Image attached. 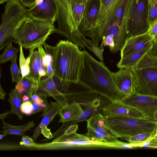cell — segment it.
Wrapping results in <instances>:
<instances>
[{
  "instance_id": "6da1fadb",
  "label": "cell",
  "mask_w": 157,
  "mask_h": 157,
  "mask_svg": "<svg viewBox=\"0 0 157 157\" xmlns=\"http://www.w3.org/2000/svg\"><path fill=\"white\" fill-rule=\"evenodd\" d=\"M68 40H61L50 46L52 56L53 77L58 79L61 90L67 92L71 85L77 84L82 65L83 52Z\"/></svg>"
},
{
  "instance_id": "7a4b0ae2",
  "label": "cell",
  "mask_w": 157,
  "mask_h": 157,
  "mask_svg": "<svg viewBox=\"0 0 157 157\" xmlns=\"http://www.w3.org/2000/svg\"><path fill=\"white\" fill-rule=\"evenodd\" d=\"M78 83L110 101L124 97L117 86L111 72L103 61H98L85 50Z\"/></svg>"
},
{
  "instance_id": "3957f363",
  "label": "cell",
  "mask_w": 157,
  "mask_h": 157,
  "mask_svg": "<svg viewBox=\"0 0 157 157\" xmlns=\"http://www.w3.org/2000/svg\"><path fill=\"white\" fill-rule=\"evenodd\" d=\"M56 31L54 23L29 16L15 29L13 42L23 48L29 49L44 44L49 35Z\"/></svg>"
},
{
  "instance_id": "277c9868",
  "label": "cell",
  "mask_w": 157,
  "mask_h": 157,
  "mask_svg": "<svg viewBox=\"0 0 157 157\" xmlns=\"http://www.w3.org/2000/svg\"><path fill=\"white\" fill-rule=\"evenodd\" d=\"M104 116L105 122L111 132L122 139L140 133L156 132L157 130V123L145 118Z\"/></svg>"
},
{
  "instance_id": "5b68a950",
  "label": "cell",
  "mask_w": 157,
  "mask_h": 157,
  "mask_svg": "<svg viewBox=\"0 0 157 157\" xmlns=\"http://www.w3.org/2000/svg\"><path fill=\"white\" fill-rule=\"evenodd\" d=\"M6 2L0 26V50L13 42L15 29L29 16L27 9L19 0H8Z\"/></svg>"
},
{
  "instance_id": "8992f818",
  "label": "cell",
  "mask_w": 157,
  "mask_h": 157,
  "mask_svg": "<svg viewBox=\"0 0 157 157\" xmlns=\"http://www.w3.org/2000/svg\"><path fill=\"white\" fill-rule=\"evenodd\" d=\"M134 0H124L103 31L101 38L109 36L113 39L115 53L121 51L129 37L127 28Z\"/></svg>"
},
{
  "instance_id": "52a82bcc",
  "label": "cell",
  "mask_w": 157,
  "mask_h": 157,
  "mask_svg": "<svg viewBox=\"0 0 157 157\" xmlns=\"http://www.w3.org/2000/svg\"><path fill=\"white\" fill-rule=\"evenodd\" d=\"M72 0H54L57 9L56 21L58 27L56 33L84 49V38L74 19L71 7Z\"/></svg>"
},
{
  "instance_id": "ba28073f",
  "label": "cell",
  "mask_w": 157,
  "mask_h": 157,
  "mask_svg": "<svg viewBox=\"0 0 157 157\" xmlns=\"http://www.w3.org/2000/svg\"><path fill=\"white\" fill-rule=\"evenodd\" d=\"M148 0H134L128 22L129 37L147 33L150 27L148 21Z\"/></svg>"
},
{
  "instance_id": "9c48e42d",
  "label": "cell",
  "mask_w": 157,
  "mask_h": 157,
  "mask_svg": "<svg viewBox=\"0 0 157 157\" xmlns=\"http://www.w3.org/2000/svg\"><path fill=\"white\" fill-rule=\"evenodd\" d=\"M104 117V115L98 112L92 115L86 121L87 131L85 134L97 141L113 144L116 148L119 140L107 127Z\"/></svg>"
},
{
  "instance_id": "30bf717a",
  "label": "cell",
  "mask_w": 157,
  "mask_h": 157,
  "mask_svg": "<svg viewBox=\"0 0 157 157\" xmlns=\"http://www.w3.org/2000/svg\"><path fill=\"white\" fill-rule=\"evenodd\" d=\"M124 0H101L100 14L96 26L89 36L94 45L99 47L101 35Z\"/></svg>"
},
{
  "instance_id": "8fae6325",
  "label": "cell",
  "mask_w": 157,
  "mask_h": 157,
  "mask_svg": "<svg viewBox=\"0 0 157 157\" xmlns=\"http://www.w3.org/2000/svg\"><path fill=\"white\" fill-rule=\"evenodd\" d=\"M136 79V92L157 96V67L132 68Z\"/></svg>"
},
{
  "instance_id": "7c38bea8",
  "label": "cell",
  "mask_w": 157,
  "mask_h": 157,
  "mask_svg": "<svg viewBox=\"0 0 157 157\" xmlns=\"http://www.w3.org/2000/svg\"><path fill=\"white\" fill-rule=\"evenodd\" d=\"M121 101L141 112L144 118L154 120L153 115L157 111V96L135 92Z\"/></svg>"
},
{
  "instance_id": "4fadbf2b",
  "label": "cell",
  "mask_w": 157,
  "mask_h": 157,
  "mask_svg": "<svg viewBox=\"0 0 157 157\" xmlns=\"http://www.w3.org/2000/svg\"><path fill=\"white\" fill-rule=\"evenodd\" d=\"M52 143L64 147H114L112 144L97 141L85 134H79L76 132L71 133L64 132L56 137Z\"/></svg>"
},
{
  "instance_id": "5bb4252c",
  "label": "cell",
  "mask_w": 157,
  "mask_h": 157,
  "mask_svg": "<svg viewBox=\"0 0 157 157\" xmlns=\"http://www.w3.org/2000/svg\"><path fill=\"white\" fill-rule=\"evenodd\" d=\"M101 7V0H87L79 29L84 36L89 37L96 28Z\"/></svg>"
},
{
  "instance_id": "9a60e30c",
  "label": "cell",
  "mask_w": 157,
  "mask_h": 157,
  "mask_svg": "<svg viewBox=\"0 0 157 157\" xmlns=\"http://www.w3.org/2000/svg\"><path fill=\"white\" fill-rule=\"evenodd\" d=\"M29 17L54 23L57 9L54 0H41L27 9Z\"/></svg>"
},
{
  "instance_id": "2e32d148",
  "label": "cell",
  "mask_w": 157,
  "mask_h": 157,
  "mask_svg": "<svg viewBox=\"0 0 157 157\" xmlns=\"http://www.w3.org/2000/svg\"><path fill=\"white\" fill-rule=\"evenodd\" d=\"M112 74L114 82L124 98L136 92V79L131 69L120 68Z\"/></svg>"
},
{
  "instance_id": "e0dca14e",
  "label": "cell",
  "mask_w": 157,
  "mask_h": 157,
  "mask_svg": "<svg viewBox=\"0 0 157 157\" xmlns=\"http://www.w3.org/2000/svg\"><path fill=\"white\" fill-rule=\"evenodd\" d=\"M53 76L41 80L33 94H36L44 99L52 97L62 105L67 102L65 93L59 91L54 81Z\"/></svg>"
},
{
  "instance_id": "ac0fdd59",
  "label": "cell",
  "mask_w": 157,
  "mask_h": 157,
  "mask_svg": "<svg viewBox=\"0 0 157 157\" xmlns=\"http://www.w3.org/2000/svg\"><path fill=\"white\" fill-rule=\"evenodd\" d=\"M101 113L105 116H120L144 118L142 113L121 100L111 101L101 107Z\"/></svg>"
},
{
  "instance_id": "d6986e66",
  "label": "cell",
  "mask_w": 157,
  "mask_h": 157,
  "mask_svg": "<svg viewBox=\"0 0 157 157\" xmlns=\"http://www.w3.org/2000/svg\"><path fill=\"white\" fill-rule=\"evenodd\" d=\"M153 44V38L148 32L141 35L129 37L120 51L121 57L146 48L151 49Z\"/></svg>"
},
{
  "instance_id": "ffe728a7",
  "label": "cell",
  "mask_w": 157,
  "mask_h": 157,
  "mask_svg": "<svg viewBox=\"0 0 157 157\" xmlns=\"http://www.w3.org/2000/svg\"><path fill=\"white\" fill-rule=\"evenodd\" d=\"M100 99L94 98L92 101L87 103L79 117L76 120L65 122L58 130L52 133L53 137H56L63 134L71 126L84 121H86L92 115L97 111V109L101 104Z\"/></svg>"
},
{
  "instance_id": "44dd1931",
  "label": "cell",
  "mask_w": 157,
  "mask_h": 157,
  "mask_svg": "<svg viewBox=\"0 0 157 157\" xmlns=\"http://www.w3.org/2000/svg\"><path fill=\"white\" fill-rule=\"evenodd\" d=\"M83 110L80 103L74 101L69 103L67 102L60 109L59 114L60 117L58 122L63 123L76 120Z\"/></svg>"
},
{
  "instance_id": "7402d4cb",
  "label": "cell",
  "mask_w": 157,
  "mask_h": 157,
  "mask_svg": "<svg viewBox=\"0 0 157 157\" xmlns=\"http://www.w3.org/2000/svg\"><path fill=\"white\" fill-rule=\"evenodd\" d=\"M52 105L44 112H43L40 116H43L41 121L34 130V133L32 137L35 140L41 133L40 127L44 126L47 127L50 123L52 121L55 117L59 113L62 107L60 104L57 101L51 102Z\"/></svg>"
},
{
  "instance_id": "603a6c76",
  "label": "cell",
  "mask_w": 157,
  "mask_h": 157,
  "mask_svg": "<svg viewBox=\"0 0 157 157\" xmlns=\"http://www.w3.org/2000/svg\"><path fill=\"white\" fill-rule=\"evenodd\" d=\"M151 49V48H146L121 57L117 66L119 68L132 69L135 67L143 56Z\"/></svg>"
},
{
  "instance_id": "cb8c5ba5",
  "label": "cell",
  "mask_w": 157,
  "mask_h": 157,
  "mask_svg": "<svg viewBox=\"0 0 157 157\" xmlns=\"http://www.w3.org/2000/svg\"><path fill=\"white\" fill-rule=\"evenodd\" d=\"M8 101L11 105V113L15 114L20 120L23 117V113L21 110V107L23 101L21 93L15 87L9 94Z\"/></svg>"
},
{
  "instance_id": "d4e9b609",
  "label": "cell",
  "mask_w": 157,
  "mask_h": 157,
  "mask_svg": "<svg viewBox=\"0 0 157 157\" xmlns=\"http://www.w3.org/2000/svg\"><path fill=\"white\" fill-rule=\"evenodd\" d=\"M3 122V130L1 131L7 134L16 135L22 136L27 131H30L31 128L35 127V124L33 121H30L25 124L16 126L9 124L4 120Z\"/></svg>"
},
{
  "instance_id": "484cf974",
  "label": "cell",
  "mask_w": 157,
  "mask_h": 157,
  "mask_svg": "<svg viewBox=\"0 0 157 157\" xmlns=\"http://www.w3.org/2000/svg\"><path fill=\"white\" fill-rule=\"evenodd\" d=\"M37 86V85L28 75L21 77L15 88L21 93L22 96L27 95L30 98Z\"/></svg>"
},
{
  "instance_id": "4316f807",
  "label": "cell",
  "mask_w": 157,
  "mask_h": 157,
  "mask_svg": "<svg viewBox=\"0 0 157 157\" xmlns=\"http://www.w3.org/2000/svg\"><path fill=\"white\" fill-rule=\"evenodd\" d=\"M87 0H72L71 7L75 24L79 27L83 18L85 5Z\"/></svg>"
},
{
  "instance_id": "83f0119b",
  "label": "cell",
  "mask_w": 157,
  "mask_h": 157,
  "mask_svg": "<svg viewBox=\"0 0 157 157\" xmlns=\"http://www.w3.org/2000/svg\"><path fill=\"white\" fill-rule=\"evenodd\" d=\"M37 47H33L29 49V56L30 58L29 64L30 72L28 75L37 85L41 80L39 74V69L36 60Z\"/></svg>"
},
{
  "instance_id": "f1b7e54d",
  "label": "cell",
  "mask_w": 157,
  "mask_h": 157,
  "mask_svg": "<svg viewBox=\"0 0 157 157\" xmlns=\"http://www.w3.org/2000/svg\"><path fill=\"white\" fill-rule=\"evenodd\" d=\"M157 67V55L153 53L151 50L142 57L136 65L133 68Z\"/></svg>"
},
{
  "instance_id": "f546056e",
  "label": "cell",
  "mask_w": 157,
  "mask_h": 157,
  "mask_svg": "<svg viewBox=\"0 0 157 157\" xmlns=\"http://www.w3.org/2000/svg\"><path fill=\"white\" fill-rule=\"evenodd\" d=\"M20 48L14 47L11 43L6 46L4 51L0 56V63L11 60L20 51Z\"/></svg>"
},
{
  "instance_id": "4dcf8cb0",
  "label": "cell",
  "mask_w": 157,
  "mask_h": 157,
  "mask_svg": "<svg viewBox=\"0 0 157 157\" xmlns=\"http://www.w3.org/2000/svg\"><path fill=\"white\" fill-rule=\"evenodd\" d=\"M20 48L19 59L20 69L21 70V78L29 75L30 72L29 64L30 62V58L29 56L26 59L24 56L22 48L20 46Z\"/></svg>"
},
{
  "instance_id": "1f68e13d",
  "label": "cell",
  "mask_w": 157,
  "mask_h": 157,
  "mask_svg": "<svg viewBox=\"0 0 157 157\" xmlns=\"http://www.w3.org/2000/svg\"><path fill=\"white\" fill-rule=\"evenodd\" d=\"M148 21L151 27L157 22V0H148Z\"/></svg>"
},
{
  "instance_id": "d6a6232c",
  "label": "cell",
  "mask_w": 157,
  "mask_h": 157,
  "mask_svg": "<svg viewBox=\"0 0 157 157\" xmlns=\"http://www.w3.org/2000/svg\"><path fill=\"white\" fill-rule=\"evenodd\" d=\"M17 55L11 60L10 67L12 81L16 84L19 82L21 77V69L18 67L17 63Z\"/></svg>"
},
{
  "instance_id": "836d02e7",
  "label": "cell",
  "mask_w": 157,
  "mask_h": 157,
  "mask_svg": "<svg viewBox=\"0 0 157 157\" xmlns=\"http://www.w3.org/2000/svg\"><path fill=\"white\" fill-rule=\"evenodd\" d=\"M84 40L85 41H83V44L84 46L91 51L101 61H103V54L104 48L100 46L96 47L91 40L86 38V37L84 38Z\"/></svg>"
},
{
  "instance_id": "e575fe53",
  "label": "cell",
  "mask_w": 157,
  "mask_h": 157,
  "mask_svg": "<svg viewBox=\"0 0 157 157\" xmlns=\"http://www.w3.org/2000/svg\"><path fill=\"white\" fill-rule=\"evenodd\" d=\"M156 133V132L140 133L127 138L125 139V140L127 141L128 143L132 144H138L151 137L155 134Z\"/></svg>"
},
{
  "instance_id": "d590c367",
  "label": "cell",
  "mask_w": 157,
  "mask_h": 157,
  "mask_svg": "<svg viewBox=\"0 0 157 157\" xmlns=\"http://www.w3.org/2000/svg\"><path fill=\"white\" fill-rule=\"evenodd\" d=\"M48 56V64L46 68L47 77H53L52 56L50 48V45L45 44L43 45Z\"/></svg>"
},
{
  "instance_id": "8d00e7d4",
  "label": "cell",
  "mask_w": 157,
  "mask_h": 157,
  "mask_svg": "<svg viewBox=\"0 0 157 157\" xmlns=\"http://www.w3.org/2000/svg\"><path fill=\"white\" fill-rule=\"evenodd\" d=\"M135 144L137 148L146 147L157 148V135L155 133L153 136L147 140Z\"/></svg>"
},
{
  "instance_id": "74e56055",
  "label": "cell",
  "mask_w": 157,
  "mask_h": 157,
  "mask_svg": "<svg viewBox=\"0 0 157 157\" xmlns=\"http://www.w3.org/2000/svg\"><path fill=\"white\" fill-rule=\"evenodd\" d=\"M31 102L32 103V114L41 111H43V112H44L52 105L51 104V103L49 104L48 102L43 103Z\"/></svg>"
},
{
  "instance_id": "f35d334b",
  "label": "cell",
  "mask_w": 157,
  "mask_h": 157,
  "mask_svg": "<svg viewBox=\"0 0 157 157\" xmlns=\"http://www.w3.org/2000/svg\"><path fill=\"white\" fill-rule=\"evenodd\" d=\"M20 144L28 147H36L37 144L35 143L32 138L29 136L23 135L22 136Z\"/></svg>"
},
{
  "instance_id": "ab89813d",
  "label": "cell",
  "mask_w": 157,
  "mask_h": 157,
  "mask_svg": "<svg viewBox=\"0 0 157 157\" xmlns=\"http://www.w3.org/2000/svg\"><path fill=\"white\" fill-rule=\"evenodd\" d=\"M21 110L23 114L26 115L32 114V103L31 101L23 102L21 107Z\"/></svg>"
},
{
  "instance_id": "60d3db41",
  "label": "cell",
  "mask_w": 157,
  "mask_h": 157,
  "mask_svg": "<svg viewBox=\"0 0 157 157\" xmlns=\"http://www.w3.org/2000/svg\"><path fill=\"white\" fill-rule=\"evenodd\" d=\"M41 131V133L46 138L48 139H50L53 138L52 133L50 129L47 128V126H43L40 127Z\"/></svg>"
},
{
  "instance_id": "b9f144b4",
  "label": "cell",
  "mask_w": 157,
  "mask_h": 157,
  "mask_svg": "<svg viewBox=\"0 0 157 157\" xmlns=\"http://www.w3.org/2000/svg\"><path fill=\"white\" fill-rule=\"evenodd\" d=\"M31 101L38 103L48 102L47 99H44L36 94H33L30 97Z\"/></svg>"
},
{
  "instance_id": "7bdbcfd3",
  "label": "cell",
  "mask_w": 157,
  "mask_h": 157,
  "mask_svg": "<svg viewBox=\"0 0 157 157\" xmlns=\"http://www.w3.org/2000/svg\"><path fill=\"white\" fill-rule=\"evenodd\" d=\"M26 7L30 8L35 5L37 0H19Z\"/></svg>"
},
{
  "instance_id": "ee69618b",
  "label": "cell",
  "mask_w": 157,
  "mask_h": 157,
  "mask_svg": "<svg viewBox=\"0 0 157 157\" xmlns=\"http://www.w3.org/2000/svg\"><path fill=\"white\" fill-rule=\"evenodd\" d=\"M148 32L153 38L157 33V22L150 27Z\"/></svg>"
},
{
  "instance_id": "f6af8a7d",
  "label": "cell",
  "mask_w": 157,
  "mask_h": 157,
  "mask_svg": "<svg viewBox=\"0 0 157 157\" xmlns=\"http://www.w3.org/2000/svg\"><path fill=\"white\" fill-rule=\"evenodd\" d=\"M151 51L157 55V33L153 38V44Z\"/></svg>"
},
{
  "instance_id": "bcb514c9",
  "label": "cell",
  "mask_w": 157,
  "mask_h": 157,
  "mask_svg": "<svg viewBox=\"0 0 157 157\" xmlns=\"http://www.w3.org/2000/svg\"><path fill=\"white\" fill-rule=\"evenodd\" d=\"M6 93L2 88L1 84L0 86V99L4 101L5 99V97Z\"/></svg>"
},
{
  "instance_id": "7dc6e473",
  "label": "cell",
  "mask_w": 157,
  "mask_h": 157,
  "mask_svg": "<svg viewBox=\"0 0 157 157\" xmlns=\"http://www.w3.org/2000/svg\"><path fill=\"white\" fill-rule=\"evenodd\" d=\"M11 113V111L7 110L5 112L1 113L0 114V118L2 120H4V119L7 117L9 114Z\"/></svg>"
},
{
  "instance_id": "c3c4849f",
  "label": "cell",
  "mask_w": 157,
  "mask_h": 157,
  "mask_svg": "<svg viewBox=\"0 0 157 157\" xmlns=\"http://www.w3.org/2000/svg\"><path fill=\"white\" fill-rule=\"evenodd\" d=\"M23 102L31 101L30 98L27 95H24L22 96Z\"/></svg>"
},
{
  "instance_id": "681fc988",
  "label": "cell",
  "mask_w": 157,
  "mask_h": 157,
  "mask_svg": "<svg viewBox=\"0 0 157 157\" xmlns=\"http://www.w3.org/2000/svg\"><path fill=\"white\" fill-rule=\"evenodd\" d=\"M153 119L154 121L157 123V111L153 115Z\"/></svg>"
},
{
  "instance_id": "f907efd6",
  "label": "cell",
  "mask_w": 157,
  "mask_h": 157,
  "mask_svg": "<svg viewBox=\"0 0 157 157\" xmlns=\"http://www.w3.org/2000/svg\"><path fill=\"white\" fill-rule=\"evenodd\" d=\"M6 134L4 133H3L2 134H1L0 135V139L1 140L4 137L6 136Z\"/></svg>"
},
{
  "instance_id": "816d5d0a",
  "label": "cell",
  "mask_w": 157,
  "mask_h": 157,
  "mask_svg": "<svg viewBox=\"0 0 157 157\" xmlns=\"http://www.w3.org/2000/svg\"><path fill=\"white\" fill-rule=\"evenodd\" d=\"M8 0H0V4H3L5 2H6Z\"/></svg>"
},
{
  "instance_id": "f5cc1de1",
  "label": "cell",
  "mask_w": 157,
  "mask_h": 157,
  "mask_svg": "<svg viewBox=\"0 0 157 157\" xmlns=\"http://www.w3.org/2000/svg\"><path fill=\"white\" fill-rule=\"evenodd\" d=\"M156 135H157V130H156Z\"/></svg>"
}]
</instances>
